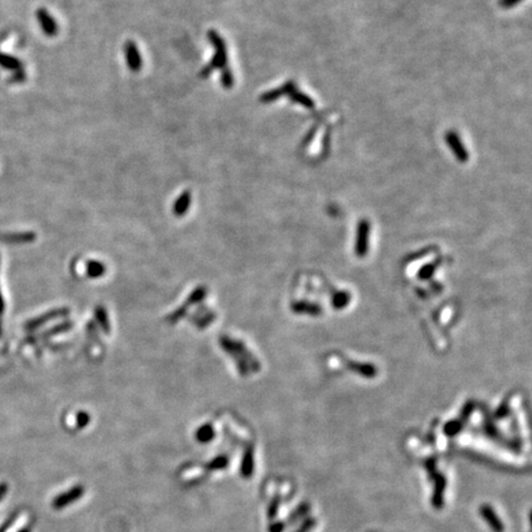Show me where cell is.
Returning <instances> with one entry per match:
<instances>
[{
    "instance_id": "obj_4",
    "label": "cell",
    "mask_w": 532,
    "mask_h": 532,
    "mask_svg": "<svg viewBox=\"0 0 532 532\" xmlns=\"http://www.w3.org/2000/svg\"><path fill=\"white\" fill-rule=\"evenodd\" d=\"M0 65L7 70H15L17 73L22 72L21 62L15 57H12V55L0 53Z\"/></svg>"
},
{
    "instance_id": "obj_3",
    "label": "cell",
    "mask_w": 532,
    "mask_h": 532,
    "mask_svg": "<svg viewBox=\"0 0 532 532\" xmlns=\"http://www.w3.org/2000/svg\"><path fill=\"white\" fill-rule=\"evenodd\" d=\"M37 20H39L40 25L42 27V31L47 35V36H55L58 32V26L55 24L53 16L47 11L46 9L41 7V9L37 10L36 12Z\"/></svg>"
},
{
    "instance_id": "obj_2",
    "label": "cell",
    "mask_w": 532,
    "mask_h": 532,
    "mask_svg": "<svg viewBox=\"0 0 532 532\" xmlns=\"http://www.w3.org/2000/svg\"><path fill=\"white\" fill-rule=\"evenodd\" d=\"M125 57L130 69L132 72H140L142 68V57L140 49L133 41H127L125 44Z\"/></svg>"
},
{
    "instance_id": "obj_7",
    "label": "cell",
    "mask_w": 532,
    "mask_h": 532,
    "mask_svg": "<svg viewBox=\"0 0 532 532\" xmlns=\"http://www.w3.org/2000/svg\"><path fill=\"white\" fill-rule=\"evenodd\" d=\"M221 80H222V84H223V87L227 88V89H229V88L233 87V83H234L233 75H232L231 70H229L228 68H223V69H222Z\"/></svg>"
},
{
    "instance_id": "obj_6",
    "label": "cell",
    "mask_w": 532,
    "mask_h": 532,
    "mask_svg": "<svg viewBox=\"0 0 532 532\" xmlns=\"http://www.w3.org/2000/svg\"><path fill=\"white\" fill-rule=\"evenodd\" d=\"M189 202H190V193H184L183 195H181V197L178 200L176 205H175V211H176V212L183 213L184 211H185L186 208H188Z\"/></svg>"
},
{
    "instance_id": "obj_1",
    "label": "cell",
    "mask_w": 532,
    "mask_h": 532,
    "mask_svg": "<svg viewBox=\"0 0 532 532\" xmlns=\"http://www.w3.org/2000/svg\"><path fill=\"white\" fill-rule=\"evenodd\" d=\"M207 35L211 44H212L214 47V55L210 64L203 68L202 73H201L202 77H206V75L210 74L213 69H223V68H226L227 64V48L223 39H222L218 32L214 31V30H210Z\"/></svg>"
},
{
    "instance_id": "obj_5",
    "label": "cell",
    "mask_w": 532,
    "mask_h": 532,
    "mask_svg": "<svg viewBox=\"0 0 532 532\" xmlns=\"http://www.w3.org/2000/svg\"><path fill=\"white\" fill-rule=\"evenodd\" d=\"M482 515H484V518L489 521V524H490V525L493 526L496 531H501V529L503 528H501V524L499 523V519L496 518L494 511H491L490 509H488V508H484V509H482Z\"/></svg>"
},
{
    "instance_id": "obj_8",
    "label": "cell",
    "mask_w": 532,
    "mask_h": 532,
    "mask_svg": "<svg viewBox=\"0 0 532 532\" xmlns=\"http://www.w3.org/2000/svg\"><path fill=\"white\" fill-rule=\"evenodd\" d=\"M2 309H4V301H2L1 293H0V313L2 312Z\"/></svg>"
}]
</instances>
